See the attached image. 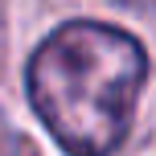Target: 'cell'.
Segmentation results:
<instances>
[{"label":"cell","instance_id":"6da1fadb","mask_svg":"<svg viewBox=\"0 0 156 156\" xmlns=\"http://www.w3.org/2000/svg\"><path fill=\"white\" fill-rule=\"evenodd\" d=\"M148 78V54L132 33L103 21L54 29L25 66V90L70 156H111L132 127Z\"/></svg>","mask_w":156,"mask_h":156},{"label":"cell","instance_id":"7a4b0ae2","mask_svg":"<svg viewBox=\"0 0 156 156\" xmlns=\"http://www.w3.org/2000/svg\"><path fill=\"white\" fill-rule=\"evenodd\" d=\"M0 156H21V140H16L12 123L0 115Z\"/></svg>","mask_w":156,"mask_h":156},{"label":"cell","instance_id":"3957f363","mask_svg":"<svg viewBox=\"0 0 156 156\" xmlns=\"http://www.w3.org/2000/svg\"><path fill=\"white\" fill-rule=\"evenodd\" d=\"M123 8H140V12H156V0H115Z\"/></svg>","mask_w":156,"mask_h":156}]
</instances>
